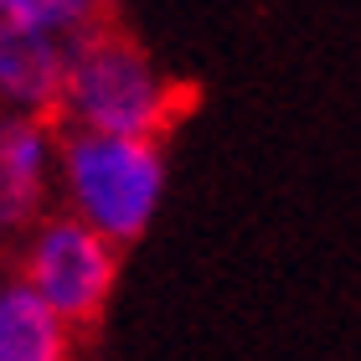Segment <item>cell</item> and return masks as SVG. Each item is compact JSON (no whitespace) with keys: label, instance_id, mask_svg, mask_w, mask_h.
<instances>
[{"label":"cell","instance_id":"8","mask_svg":"<svg viewBox=\"0 0 361 361\" xmlns=\"http://www.w3.org/2000/svg\"><path fill=\"white\" fill-rule=\"evenodd\" d=\"M93 6H114V0H93Z\"/></svg>","mask_w":361,"mask_h":361},{"label":"cell","instance_id":"3","mask_svg":"<svg viewBox=\"0 0 361 361\" xmlns=\"http://www.w3.org/2000/svg\"><path fill=\"white\" fill-rule=\"evenodd\" d=\"M26 284L68 320L73 336H93L119 284V243L93 222H52L26 253Z\"/></svg>","mask_w":361,"mask_h":361},{"label":"cell","instance_id":"6","mask_svg":"<svg viewBox=\"0 0 361 361\" xmlns=\"http://www.w3.org/2000/svg\"><path fill=\"white\" fill-rule=\"evenodd\" d=\"M73 331L31 284L0 289V361H62L73 356Z\"/></svg>","mask_w":361,"mask_h":361},{"label":"cell","instance_id":"2","mask_svg":"<svg viewBox=\"0 0 361 361\" xmlns=\"http://www.w3.org/2000/svg\"><path fill=\"white\" fill-rule=\"evenodd\" d=\"M52 140H62L73 202L98 233L114 243H135L160 202V145L140 135H104V129H73L62 124Z\"/></svg>","mask_w":361,"mask_h":361},{"label":"cell","instance_id":"1","mask_svg":"<svg viewBox=\"0 0 361 361\" xmlns=\"http://www.w3.org/2000/svg\"><path fill=\"white\" fill-rule=\"evenodd\" d=\"M202 109V88L186 78H160L150 52L124 31L114 6L88 11L83 26H73L68 52V124L104 135H140L171 140L191 114Z\"/></svg>","mask_w":361,"mask_h":361},{"label":"cell","instance_id":"5","mask_svg":"<svg viewBox=\"0 0 361 361\" xmlns=\"http://www.w3.org/2000/svg\"><path fill=\"white\" fill-rule=\"evenodd\" d=\"M42 160H47V129L31 114L0 124V233H16V227L37 222Z\"/></svg>","mask_w":361,"mask_h":361},{"label":"cell","instance_id":"7","mask_svg":"<svg viewBox=\"0 0 361 361\" xmlns=\"http://www.w3.org/2000/svg\"><path fill=\"white\" fill-rule=\"evenodd\" d=\"M6 6L42 31H73L88 21V11H98L93 0H6Z\"/></svg>","mask_w":361,"mask_h":361},{"label":"cell","instance_id":"4","mask_svg":"<svg viewBox=\"0 0 361 361\" xmlns=\"http://www.w3.org/2000/svg\"><path fill=\"white\" fill-rule=\"evenodd\" d=\"M0 93L16 98L47 135L68 124V52L0 0Z\"/></svg>","mask_w":361,"mask_h":361}]
</instances>
